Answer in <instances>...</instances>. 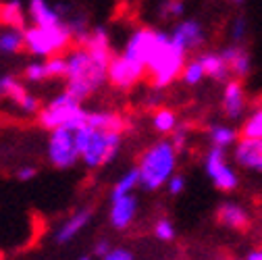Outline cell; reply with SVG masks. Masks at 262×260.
Returning a JSON list of instances; mask_svg holds the SVG:
<instances>
[{"instance_id":"2e32d148","label":"cell","mask_w":262,"mask_h":260,"mask_svg":"<svg viewBox=\"0 0 262 260\" xmlns=\"http://www.w3.org/2000/svg\"><path fill=\"white\" fill-rule=\"evenodd\" d=\"M229 69H231V75L235 79H242L246 81L250 75H252V69H254V60H252V52L248 50L246 44H231L229 42L227 46L221 48Z\"/></svg>"},{"instance_id":"b9f144b4","label":"cell","mask_w":262,"mask_h":260,"mask_svg":"<svg viewBox=\"0 0 262 260\" xmlns=\"http://www.w3.org/2000/svg\"><path fill=\"white\" fill-rule=\"evenodd\" d=\"M227 3H231L233 7H244V5L248 3V0H227Z\"/></svg>"},{"instance_id":"836d02e7","label":"cell","mask_w":262,"mask_h":260,"mask_svg":"<svg viewBox=\"0 0 262 260\" xmlns=\"http://www.w3.org/2000/svg\"><path fill=\"white\" fill-rule=\"evenodd\" d=\"M154 237L160 240V242H173L177 237V229H175V225L173 221L169 219H158L154 223Z\"/></svg>"},{"instance_id":"277c9868","label":"cell","mask_w":262,"mask_h":260,"mask_svg":"<svg viewBox=\"0 0 262 260\" xmlns=\"http://www.w3.org/2000/svg\"><path fill=\"white\" fill-rule=\"evenodd\" d=\"M189 54L183 52L169 36V31H165L160 44L156 46V50L152 52V56L146 62V71H148V79L150 85L156 90L165 92L167 88H171L173 83L179 81L181 71L185 67Z\"/></svg>"},{"instance_id":"8992f818","label":"cell","mask_w":262,"mask_h":260,"mask_svg":"<svg viewBox=\"0 0 262 260\" xmlns=\"http://www.w3.org/2000/svg\"><path fill=\"white\" fill-rule=\"evenodd\" d=\"M38 125L46 132H54V129H77L85 123L88 119V109L83 106V102L75 100L71 94L60 92L48 102L42 104L40 113L36 115Z\"/></svg>"},{"instance_id":"52a82bcc","label":"cell","mask_w":262,"mask_h":260,"mask_svg":"<svg viewBox=\"0 0 262 260\" xmlns=\"http://www.w3.org/2000/svg\"><path fill=\"white\" fill-rule=\"evenodd\" d=\"M202 167L214 189L223 193H233L239 187V173L235 169V162L229 158L227 150L208 146L202 158Z\"/></svg>"},{"instance_id":"8d00e7d4","label":"cell","mask_w":262,"mask_h":260,"mask_svg":"<svg viewBox=\"0 0 262 260\" xmlns=\"http://www.w3.org/2000/svg\"><path fill=\"white\" fill-rule=\"evenodd\" d=\"M162 90H156V88H152L150 85V94H148V98H144V106L152 113L154 109H158V106H162Z\"/></svg>"},{"instance_id":"4dcf8cb0","label":"cell","mask_w":262,"mask_h":260,"mask_svg":"<svg viewBox=\"0 0 262 260\" xmlns=\"http://www.w3.org/2000/svg\"><path fill=\"white\" fill-rule=\"evenodd\" d=\"M229 42L231 44H246L248 34H250V23L246 15H235L231 21H229Z\"/></svg>"},{"instance_id":"4fadbf2b","label":"cell","mask_w":262,"mask_h":260,"mask_svg":"<svg viewBox=\"0 0 262 260\" xmlns=\"http://www.w3.org/2000/svg\"><path fill=\"white\" fill-rule=\"evenodd\" d=\"M231 160L244 171L262 173V138H239L231 148Z\"/></svg>"},{"instance_id":"30bf717a","label":"cell","mask_w":262,"mask_h":260,"mask_svg":"<svg viewBox=\"0 0 262 260\" xmlns=\"http://www.w3.org/2000/svg\"><path fill=\"white\" fill-rule=\"evenodd\" d=\"M162 36H165V29H158V27H152V25H138V27H134L129 31V36L125 38V44H123L121 52L129 58L142 62L146 67L148 58L152 56V52L160 44Z\"/></svg>"},{"instance_id":"7c38bea8","label":"cell","mask_w":262,"mask_h":260,"mask_svg":"<svg viewBox=\"0 0 262 260\" xmlns=\"http://www.w3.org/2000/svg\"><path fill=\"white\" fill-rule=\"evenodd\" d=\"M250 111V98L246 81L242 79H229L221 90V115L229 123H239L246 113Z\"/></svg>"},{"instance_id":"e0dca14e","label":"cell","mask_w":262,"mask_h":260,"mask_svg":"<svg viewBox=\"0 0 262 260\" xmlns=\"http://www.w3.org/2000/svg\"><path fill=\"white\" fill-rule=\"evenodd\" d=\"M138 208H140V202H138L136 193H129V196H121V198H113L111 200V210H108V221L113 225V229L125 231L127 227L136 221Z\"/></svg>"},{"instance_id":"6da1fadb","label":"cell","mask_w":262,"mask_h":260,"mask_svg":"<svg viewBox=\"0 0 262 260\" xmlns=\"http://www.w3.org/2000/svg\"><path fill=\"white\" fill-rule=\"evenodd\" d=\"M67 73H64V92L71 94L75 100L85 102L96 92H100L106 83V64L96 60L83 46L73 44L64 52Z\"/></svg>"},{"instance_id":"d590c367","label":"cell","mask_w":262,"mask_h":260,"mask_svg":"<svg viewBox=\"0 0 262 260\" xmlns=\"http://www.w3.org/2000/svg\"><path fill=\"white\" fill-rule=\"evenodd\" d=\"M185 185H187L185 175L177 171V173L167 181V185H165V187H167V191L171 193V196H179V193H183V191H185Z\"/></svg>"},{"instance_id":"1f68e13d","label":"cell","mask_w":262,"mask_h":260,"mask_svg":"<svg viewBox=\"0 0 262 260\" xmlns=\"http://www.w3.org/2000/svg\"><path fill=\"white\" fill-rule=\"evenodd\" d=\"M185 0H162L160 7H158V17L165 19V21H179L185 17Z\"/></svg>"},{"instance_id":"f35d334b","label":"cell","mask_w":262,"mask_h":260,"mask_svg":"<svg viewBox=\"0 0 262 260\" xmlns=\"http://www.w3.org/2000/svg\"><path fill=\"white\" fill-rule=\"evenodd\" d=\"M102 260H134V254L125 248H113Z\"/></svg>"},{"instance_id":"8fae6325","label":"cell","mask_w":262,"mask_h":260,"mask_svg":"<svg viewBox=\"0 0 262 260\" xmlns=\"http://www.w3.org/2000/svg\"><path fill=\"white\" fill-rule=\"evenodd\" d=\"M169 36L187 54H193V52L198 54L200 50H204L206 40H208L204 23L195 17H183V19L175 21L169 29Z\"/></svg>"},{"instance_id":"7a4b0ae2","label":"cell","mask_w":262,"mask_h":260,"mask_svg":"<svg viewBox=\"0 0 262 260\" xmlns=\"http://www.w3.org/2000/svg\"><path fill=\"white\" fill-rule=\"evenodd\" d=\"M179 152L169 138H158L152 142L138 160L140 187L146 191H158L167 185V181L177 173Z\"/></svg>"},{"instance_id":"f1b7e54d","label":"cell","mask_w":262,"mask_h":260,"mask_svg":"<svg viewBox=\"0 0 262 260\" xmlns=\"http://www.w3.org/2000/svg\"><path fill=\"white\" fill-rule=\"evenodd\" d=\"M204 79H206V73H204V67L200 64L198 56H195V54L189 56L187 62H185V67H183V71H181L179 81H181L185 88H198Z\"/></svg>"},{"instance_id":"9a60e30c","label":"cell","mask_w":262,"mask_h":260,"mask_svg":"<svg viewBox=\"0 0 262 260\" xmlns=\"http://www.w3.org/2000/svg\"><path fill=\"white\" fill-rule=\"evenodd\" d=\"M27 19L31 25H58L64 23V17L69 13V7L52 5L50 0H27Z\"/></svg>"},{"instance_id":"7402d4cb","label":"cell","mask_w":262,"mask_h":260,"mask_svg":"<svg viewBox=\"0 0 262 260\" xmlns=\"http://www.w3.org/2000/svg\"><path fill=\"white\" fill-rule=\"evenodd\" d=\"M206 140H208V146H212V148L231 150L235 146V142L239 140V129L235 127V123L214 121L206 127Z\"/></svg>"},{"instance_id":"44dd1931","label":"cell","mask_w":262,"mask_h":260,"mask_svg":"<svg viewBox=\"0 0 262 260\" xmlns=\"http://www.w3.org/2000/svg\"><path fill=\"white\" fill-rule=\"evenodd\" d=\"M85 123L94 129H102V132H119L125 134L129 129V121L111 109H98V111H88V119Z\"/></svg>"},{"instance_id":"83f0119b","label":"cell","mask_w":262,"mask_h":260,"mask_svg":"<svg viewBox=\"0 0 262 260\" xmlns=\"http://www.w3.org/2000/svg\"><path fill=\"white\" fill-rule=\"evenodd\" d=\"M140 187V173H138V167L125 171L115 183H113V189H111V200L113 198H121V196H129V193H136V189Z\"/></svg>"},{"instance_id":"7bdbcfd3","label":"cell","mask_w":262,"mask_h":260,"mask_svg":"<svg viewBox=\"0 0 262 260\" xmlns=\"http://www.w3.org/2000/svg\"><path fill=\"white\" fill-rule=\"evenodd\" d=\"M79 260H92V258H88V256H83V258H79Z\"/></svg>"},{"instance_id":"ac0fdd59","label":"cell","mask_w":262,"mask_h":260,"mask_svg":"<svg viewBox=\"0 0 262 260\" xmlns=\"http://www.w3.org/2000/svg\"><path fill=\"white\" fill-rule=\"evenodd\" d=\"M214 219L221 227L231 229V231H246L250 227V212L242 204L231 202V200H227V202L216 206Z\"/></svg>"},{"instance_id":"f546056e","label":"cell","mask_w":262,"mask_h":260,"mask_svg":"<svg viewBox=\"0 0 262 260\" xmlns=\"http://www.w3.org/2000/svg\"><path fill=\"white\" fill-rule=\"evenodd\" d=\"M48 79H52V77H50V69H48L46 58H34L31 62L25 64V69H23V81L25 83L38 85V83H44Z\"/></svg>"},{"instance_id":"d6986e66","label":"cell","mask_w":262,"mask_h":260,"mask_svg":"<svg viewBox=\"0 0 262 260\" xmlns=\"http://www.w3.org/2000/svg\"><path fill=\"white\" fill-rule=\"evenodd\" d=\"M195 56H198L200 64L204 67L206 79H210L214 83H221V85H225L229 79H233L231 69H229V64H227L221 50H200Z\"/></svg>"},{"instance_id":"603a6c76","label":"cell","mask_w":262,"mask_h":260,"mask_svg":"<svg viewBox=\"0 0 262 260\" xmlns=\"http://www.w3.org/2000/svg\"><path fill=\"white\" fill-rule=\"evenodd\" d=\"M181 119L177 117V113L173 109L167 106H158L150 113V127L154 129V134H158L160 138H169L175 129L179 127Z\"/></svg>"},{"instance_id":"74e56055","label":"cell","mask_w":262,"mask_h":260,"mask_svg":"<svg viewBox=\"0 0 262 260\" xmlns=\"http://www.w3.org/2000/svg\"><path fill=\"white\" fill-rule=\"evenodd\" d=\"M38 175V169L34 167V165H21L17 171H15V177L19 179V181H31V179H34Z\"/></svg>"},{"instance_id":"ba28073f","label":"cell","mask_w":262,"mask_h":260,"mask_svg":"<svg viewBox=\"0 0 262 260\" xmlns=\"http://www.w3.org/2000/svg\"><path fill=\"white\" fill-rule=\"evenodd\" d=\"M46 158L58 171H69V169L77 167V162H81V158H79V150H77V142H75V129L62 127V129L48 132Z\"/></svg>"},{"instance_id":"484cf974","label":"cell","mask_w":262,"mask_h":260,"mask_svg":"<svg viewBox=\"0 0 262 260\" xmlns=\"http://www.w3.org/2000/svg\"><path fill=\"white\" fill-rule=\"evenodd\" d=\"M23 50H25L23 29H19V27H3L0 29V54L15 56Z\"/></svg>"},{"instance_id":"d6a6232c","label":"cell","mask_w":262,"mask_h":260,"mask_svg":"<svg viewBox=\"0 0 262 260\" xmlns=\"http://www.w3.org/2000/svg\"><path fill=\"white\" fill-rule=\"evenodd\" d=\"M189 136H191V125H189V123H185V121H181V123H179V127H177L175 132L169 136V140L173 142V146L177 148V152H179V154L187 150Z\"/></svg>"},{"instance_id":"5bb4252c","label":"cell","mask_w":262,"mask_h":260,"mask_svg":"<svg viewBox=\"0 0 262 260\" xmlns=\"http://www.w3.org/2000/svg\"><path fill=\"white\" fill-rule=\"evenodd\" d=\"M79 46H83L96 60H100L102 64H111L113 56H115V50H113V40H111V34L104 25H92L90 31L81 38Z\"/></svg>"},{"instance_id":"cb8c5ba5","label":"cell","mask_w":262,"mask_h":260,"mask_svg":"<svg viewBox=\"0 0 262 260\" xmlns=\"http://www.w3.org/2000/svg\"><path fill=\"white\" fill-rule=\"evenodd\" d=\"M0 23L5 27H19L25 29L27 25V9L21 0H5L0 5Z\"/></svg>"},{"instance_id":"5b68a950","label":"cell","mask_w":262,"mask_h":260,"mask_svg":"<svg viewBox=\"0 0 262 260\" xmlns=\"http://www.w3.org/2000/svg\"><path fill=\"white\" fill-rule=\"evenodd\" d=\"M25 52L34 58H50L56 54H64L75 42L67 23L58 25H25L23 29Z\"/></svg>"},{"instance_id":"ab89813d","label":"cell","mask_w":262,"mask_h":260,"mask_svg":"<svg viewBox=\"0 0 262 260\" xmlns=\"http://www.w3.org/2000/svg\"><path fill=\"white\" fill-rule=\"evenodd\" d=\"M111 250H113V246H111V242L104 240V237H102V240H98L96 246H94V254H96V256H100V258H104Z\"/></svg>"},{"instance_id":"3957f363","label":"cell","mask_w":262,"mask_h":260,"mask_svg":"<svg viewBox=\"0 0 262 260\" xmlns=\"http://www.w3.org/2000/svg\"><path fill=\"white\" fill-rule=\"evenodd\" d=\"M123 136L119 132H102V129H94L88 123L75 129V142L79 150V158L83 167L90 171L104 169L106 165L119 156L123 148Z\"/></svg>"},{"instance_id":"ee69618b","label":"cell","mask_w":262,"mask_h":260,"mask_svg":"<svg viewBox=\"0 0 262 260\" xmlns=\"http://www.w3.org/2000/svg\"><path fill=\"white\" fill-rule=\"evenodd\" d=\"M3 3H5V0H0V5H3Z\"/></svg>"},{"instance_id":"d4e9b609","label":"cell","mask_w":262,"mask_h":260,"mask_svg":"<svg viewBox=\"0 0 262 260\" xmlns=\"http://www.w3.org/2000/svg\"><path fill=\"white\" fill-rule=\"evenodd\" d=\"M11 102H13V106L19 111V113H23V115H27V117H36L38 113H40V109H42V100H40V96L38 94H34L29 88H25V83L19 88V92L11 98Z\"/></svg>"},{"instance_id":"4316f807","label":"cell","mask_w":262,"mask_h":260,"mask_svg":"<svg viewBox=\"0 0 262 260\" xmlns=\"http://www.w3.org/2000/svg\"><path fill=\"white\" fill-rule=\"evenodd\" d=\"M239 138H262V104H256L239 121Z\"/></svg>"},{"instance_id":"ffe728a7","label":"cell","mask_w":262,"mask_h":260,"mask_svg":"<svg viewBox=\"0 0 262 260\" xmlns=\"http://www.w3.org/2000/svg\"><path fill=\"white\" fill-rule=\"evenodd\" d=\"M92 214H94V210L90 206H85V208H79L71 216L64 219L62 225L56 229V235H54L56 237V244H69V242H73L85 229V227L90 225Z\"/></svg>"},{"instance_id":"9c48e42d","label":"cell","mask_w":262,"mask_h":260,"mask_svg":"<svg viewBox=\"0 0 262 260\" xmlns=\"http://www.w3.org/2000/svg\"><path fill=\"white\" fill-rule=\"evenodd\" d=\"M148 79V71L142 62L125 56L123 52L115 54L108 69H106V83L117 92H131L140 83Z\"/></svg>"},{"instance_id":"60d3db41","label":"cell","mask_w":262,"mask_h":260,"mask_svg":"<svg viewBox=\"0 0 262 260\" xmlns=\"http://www.w3.org/2000/svg\"><path fill=\"white\" fill-rule=\"evenodd\" d=\"M246 260H262V248H258V250H252V252L246 256Z\"/></svg>"},{"instance_id":"e575fe53","label":"cell","mask_w":262,"mask_h":260,"mask_svg":"<svg viewBox=\"0 0 262 260\" xmlns=\"http://www.w3.org/2000/svg\"><path fill=\"white\" fill-rule=\"evenodd\" d=\"M23 85L21 79H17L15 75H0V100H11L13 96L19 92V88Z\"/></svg>"}]
</instances>
